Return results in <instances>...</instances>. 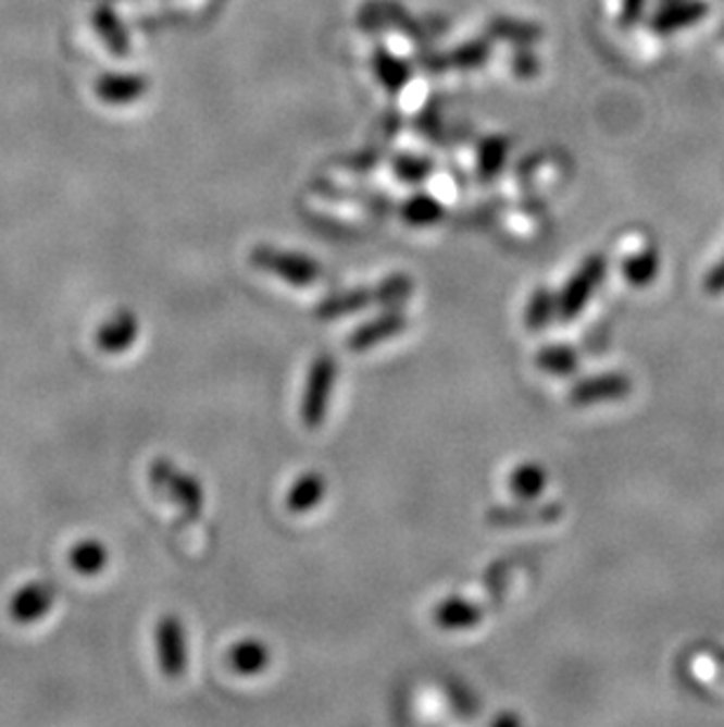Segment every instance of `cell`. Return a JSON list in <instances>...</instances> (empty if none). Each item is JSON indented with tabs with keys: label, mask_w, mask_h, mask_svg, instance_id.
<instances>
[{
	"label": "cell",
	"mask_w": 724,
	"mask_h": 727,
	"mask_svg": "<svg viewBox=\"0 0 724 727\" xmlns=\"http://www.w3.org/2000/svg\"><path fill=\"white\" fill-rule=\"evenodd\" d=\"M520 720L515 718V716H501V718H497L495 720V725H517Z\"/></svg>",
	"instance_id": "cell-31"
},
{
	"label": "cell",
	"mask_w": 724,
	"mask_h": 727,
	"mask_svg": "<svg viewBox=\"0 0 724 727\" xmlns=\"http://www.w3.org/2000/svg\"><path fill=\"white\" fill-rule=\"evenodd\" d=\"M548 483V473L539 461H525L509 476V490L520 502L539 500Z\"/></svg>",
	"instance_id": "cell-17"
},
{
	"label": "cell",
	"mask_w": 724,
	"mask_h": 727,
	"mask_svg": "<svg viewBox=\"0 0 724 727\" xmlns=\"http://www.w3.org/2000/svg\"><path fill=\"white\" fill-rule=\"evenodd\" d=\"M703 287H706L708 295H722L724 293V257H722V261H717V264L711 271H708Z\"/></svg>",
	"instance_id": "cell-30"
},
{
	"label": "cell",
	"mask_w": 724,
	"mask_h": 727,
	"mask_svg": "<svg viewBox=\"0 0 724 727\" xmlns=\"http://www.w3.org/2000/svg\"><path fill=\"white\" fill-rule=\"evenodd\" d=\"M706 12L708 3H703V0H683V3H673L657 12L654 20H651V28H654L657 34H673L677 28L697 24L706 17Z\"/></svg>",
	"instance_id": "cell-15"
},
{
	"label": "cell",
	"mask_w": 724,
	"mask_h": 727,
	"mask_svg": "<svg viewBox=\"0 0 724 727\" xmlns=\"http://www.w3.org/2000/svg\"><path fill=\"white\" fill-rule=\"evenodd\" d=\"M408 325H410V321L402 311H388V313L376 316V318H372V321L355 328L349 334V340H346V346H349L351 352H355V354L370 352L372 346H379L388 340L398 337L400 332L408 330Z\"/></svg>",
	"instance_id": "cell-10"
},
{
	"label": "cell",
	"mask_w": 724,
	"mask_h": 727,
	"mask_svg": "<svg viewBox=\"0 0 724 727\" xmlns=\"http://www.w3.org/2000/svg\"><path fill=\"white\" fill-rule=\"evenodd\" d=\"M661 269V259L659 252L654 247H645V250L631 255L624 267H621V273H624L626 283H631L633 287H647L657 281Z\"/></svg>",
	"instance_id": "cell-22"
},
{
	"label": "cell",
	"mask_w": 724,
	"mask_h": 727,
	"mask_svg": "<svg viewBox=\"0 0 724 727\" xmlns=\"http://www.w3.org/2000/svg\"><path fill=\"white\" fill-rule=\"evenodd\" d=\"M155 643H158V662H161V671L165 678H182L188 664L186 652V631L179 617L165 615L155 627Z\"/></svg>",
	"instance_id": "cell-6"
},
{
	"label": "cell",
	"mask_w": 724,
	"mask_h": 727,
	"mask_svg": "<svg viewBox=\"0 0 724 727\" xmlns=\"http://www.w3.org/2000/svg\"><path fill=\"white\" fill-rule=\"evenodd\" d=\"M511 66H513V74H515L517 78H532V76H537V74H539V60H537V54H534V52L527 50V48L517 50V52L513 54Z\"/></svg>",
	"instance_id": "cell-28"
},
{
	"label": "cell",
	"mask_w": 724,
	"mask_h": 727,
	"mask_svg": "<svg viewBox=\"0 0 724 727\" xmlns=\"http://www.w3.org/2000/svg\"><path fill=\"white\" fill-rule=\"evenodd\" d=\"M645 3L647 0H621V14H619L621 24L633 26L640 22L642 12H645Z\"/></svg>",
	"instance_id": "cell-29"
},
{
	"label": "cell",
	"mask_w": 724,
	"mask_h": 727,
	"mask_svg": "<svg viewBox=\"0 0 724 727\" xmlns=\"http://www.w3.org/2000/svg\"><path fill=\"white\" fill-rule=\"evenodd\" d=\"M631 391H633L631 377L621 374V372H607V374H596V377H588V380L576 382L567 398L576 407H586V405H596V403L621 401V398H626Z\"/></svg>",
	"instance_id": "cell-7"
},
{
	"label": "cell",
	"mask_w": 724,
	"mask_h": 727,
	"mask_svg": "<svg viewBox=\"0 0 724 727\" xmlns=\"http://www.w3.org/2000/svg\"><path fill=\"white\" fill-rule=\"evenodd\" d=\"M54 595L57 591L48 581H32L14 593L10 601V617L17 624H34L50 613Z\"/></svg>",
	"instance_id": "cell-11"
},
{
	"label": "cell",
	"mask_w": 724,
	"mask_h": 727,
	"mask_svg": "<svg viewBox=\"0 0 724 727\" xmlns=\"http://www.w3.org/2000/svg\"><path fill=\"white\" fill-rule=\"evenodd\" d=\"M558 316V297L550 293L548 287H539L527 301L525 309V325L529 330H541L546 328L553 318Z\"/></svg>",
	"instance_id": "cell-25"
},
{
	"label": "cell",
	"mask_w": 724,
	"mask_h": 727,
	"mask_svg": "<svg viewBox=\"0 0 724 727\" xmlns=\"http://www.w3.org/2000/svg\"><path fill=\"white\" fill-rule=\"evenodd\" d=\"M358 22L362 28H367L370 34L382 32V28H400V32L414 36L416 40L422 38V26H419L410 12L404 10L396 0H370L360 8Z\"/></svg>",
	"instance_id": "cell-9"
},
{
	"label": "cell",
	"mask_w": 724,
	"mask_h": 727,
	"mask_svg": "<svg viewBox=\"0 0 724 727\" xmlns=\"http://www.w3.org/2000/svg\"><path fill=\"white\" fill-rule=\"evenodd\" d=\"M394 172L402 182L408 184H422L428 174L433 172V163L428 158H419V156H400L394 163Z\"/></svg>",
	"instance_id": "cell-27"
},
{
	"label": "cell",
	"mask_w": 724,
	"mask_h": 727,
	"mask_svg": "<svg viewBox=\"0 0 724 727\" xmlns=\"http://www.w3.org/2000/svg\"><path fill=\"white\" fill-rule=\"evenodd\" d=\"M139 337V321L129 309L115 311L107 323H101L95 342L104 354H123Z\"/></svg>",
	"instance_id": "cell-12"
},
{
	"label": "cell",
	"mask_w": 724,
	"mask_h": 727,
	"mask_svg": "<svg viewBox=\"0 0 724 727\" xmlns=\"http://www.w3.org/2000/svg\"><path fill=\"white\" fill-rule=\"evenodd\" d=\"M228 664L240 676H259L271 664V652L257 638H245L228 650Z\"/></svg>",
	"instance_id": "cell-16"
},
{
	"label": "cell",
	"mask_w": 724,
	"mask_h": 727,
	"mask_svg": "<svg viewBox=\"0 0 724 727\" xmlns=\"http://www.w3.org/2000/svg\"><path fill=\"white\" fill-rule=\"evenodd\" d=\"M720 664H722V668H724V652H720Z\"/></svg>",
	"instance_id": "cell-32"
},
{
	"label": "cell",
	"mask_w": 724,
	"mask_h": 727,
	"mask_svg": "<svg viewBox=\"0 0 724 727\" xmlns=\"http://www.w3.org/2000/svg\"><path fill=\"white\" fill-rule=\"evenodd\" d=\"M485 617V607L480 603H473L466 599H445L440 605L433 607V621L445 631H461L477 627Z\"/></svg>",
	"instance_id": "cell-13"
},
{
	"label": "cell",
	"mask_w": 724,
	"mask_h": 727,
	"mask_svg": "<svg viewBox=\"0 0 724 727\" xmlns=\"http://www.w3.org/2000/svg\"><path fill=\"white\" fill-rule=\"evenodd\" d=\"M68 563L76 572L85 577H92V575H99L109 565V551L97 540H85L68 551Z\"/></svg>",
	"instance_id": "cell-23"
},
{
	"label": "cell",
	"mask_w": 724,
	"mask_h": 727,
	"mask_svg": "<svg viewBox=\"0 0 724 727\" xmlns=\"http://www.w3.org/2000/svg\"><path fill=\"white\" fill-rule=\"evenodd\" d=\"M534 362H537V368L546 374L570 377L578 370V354L576 348L567 344H550L539 348V354L534 356Z\"/></svg>",
	"instance_id": "cell-21"
},
{
	"label": "cell",
	"mask_w": 724,
	"mask_h": 727,
	"mask_svg": "<svg viewBox=\"0 0 724 727\" xmlns=\"http://www.w3.org/2000/svg\"><path fill=\"white\" fill-rule=\"evenodd\" d=\"M335 382H337V360L329 354L317 356L307 377V386H303L301 405H299V417L307 429H317L327 419L329 401L335 394Z\"/></svg>",
	"instance_id": "cell-4"
},
{
	"label": "cell",
	"mask_w": 724,
	"mask_h": 727,
	"mask_svg": "<svg viewBox=\"0 0 724 727\" xmlns=\"http://www.w3.org/2000/svg\"><path fill=\"white\" fill-rule=\"evenodd\" d=\"M412 289H414V281L408 273H394V275H388L386 281L376 283V285L353 287V289H344V293H337V295H329L317 301L313 313L317 321H337V318L374 307V304L394 307V304L408 299L412 295Z\"/></svg>",
	"instance_id": "cell-1"
},
{
	"label": "cell",
	"mask_w": 724,
	"mask_h": 727,
	"mask_svg": "<svg viewBox=\"0 0 724 727\" xmlns=\"http://www.w3.org/2000/svg\"><path fill=\"white\" fill-rule=\"evenodd\" d=\"M489 34L499 40L513 42L517 48H529L534 42H539L544 36L539 24L515 17H495L489 22Z\"/></svg>",
	"instance_id": "cell-19"
},
{
	"label": "cell",
	"mask_w": 724,
	"mask_h": 727,
	"mask_svg": "<svg viewBox=\"0 0 724 727\" xmlns=\"http://www.w3.org/2000/svg\"><path fill=\"white\" fill-rule=\"evenodd\" d=\"M372 69L374 76L379 81L388 93H400L408 85L412 69L408 62H402L400 57L390 54L386 48H376L372 54Z\"/></svg>",
	"instance_id": "cell-18"
},
{
	"label": "cell",
	"mask_w": 724,
	"mask_h": 727,
	"mask_svg": "<svg viewBox=\"0 0 724 727\" xmlns=\"http://www.w3.org/2000/svg\"><path fill=\"white\" fill-rule=\"evenodd\" d=\"M250 261L259 271L278 275L280 281L297 287H309L323 281V267L315 259L273 245H257L250 252Z\"/></svg>",
	"instance_id": "cell-2"
},
{
	"label": "cell",
	"mask_w": 724,
	"mask_h": 727,
	"mask_svg": "<svg viewBox=\"0 0 724 727\" xmlns=\"http://www.w3.org/2000/svg\"><path fill=\"white\" fill-rule=\"evenodd\" d=\"M400 214L410 226L426 229V226H433V224H438L442 220L445 208H442V202L433 198L430 194H414L402 202Z\"/></svg>",
	"instance_id": "cell-20"
},
{
	"label": "cell",
	"mask_w": 724,
	"mask_h": 727,
	"mask_svg": "<svg viewBox=\"0 0 724 727\" xmlns=\"http://www.w3.org/2000/svg\"><path fill=\"white\" fill-rule=\"evenodd\" d=\"M325 494H327L325 478L317 471H307L297 478L292 488H289L285 506L289 514H309L323 502Z\"/></svg>",
	"instance_id": "cell-14"
},
{
	"label": "cell",
	"mask_w": 724,
	"mask_h": 727,
	"mask_svg": "<svg viewBox=\"0 0 724 727\" xmlns=\"http://www.w3.org/2000/svg\"><path fill=\"white\" fill-rule=\"evenodd\" d=\"M604 273H607V259L602 255H590L588 259H584V264L572 273V279L564 283L558 295L560 321L570 323L584 311L590 297L596 295V289L600 287Z\"/></svg>",
	"instance_id": "cell-5"
},
{
	"label": "cell",
	"mask_w": 724,
	"mask_h": 727,
	"mask_svg": "<svg viewBox=\"0 0 724 727\" xmlns=\"http://www.w3.org/2000/svg\"><path fill=\"white\" fill-rule=\"evenodd\" d=\"M487 57H489V42L477 38V40L463 42V46H459L452 54H447V60H450V66L469 71V69L483 66L487 62Z\"/></svg>",
	"instance_id": "cell-26"
},
{
	"label": "cell",
	"mask_w": 724,
	"mask_h": 727,
	"mask_svg": "<svg viewBox=\"0 0 724 727\" xmlns=\"http://www.w3.org/2000/svg\"><path fill=\"white\" fill-rule=\"evenodd\" d=\"M149 481L158 492H163L165 497L175 502L186 514V518L200 516L202 504H205V492H202V485L196 476L177 469L175 464L165 457H158L149 467Z\"/></svg>",
	"instance_id": "cell-3"
},
{
	"label": "cell",
	"mask_w": 724,
	"mask_h": 727,
	"mask_svg": "<svg viewBox=\"0 0 724 727\" xmlns=\"http://www.w3.org/2000/svg\"><path fill=\"white\" fill-rule=\"evenodd\" d=\"M562 516V504H534L525 502L520 506H495L487 512V522L495 528H529V526H548Z\"/></svg>",
	"instance_id": "cell-8"
},
{
	"label": "cell",
	"mask_w": 724,
	"mask_h": 727,
	"mask_svg": "<svg viewBox=\"0 0 724 727\" xmlns=\"http://www.w3.org/2000/svg\"><path fill=\"white\" fill-rule=\"evenodd\" d=\"M509 139L501 135L483 139L480 147H477V174H480V180L487 182L497 177L505 165V158H509Z\"/></svg>",
	"instance_id": "cell-24"
}]
</instances>
